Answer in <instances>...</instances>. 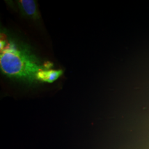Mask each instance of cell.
<instances>
[{
	"mask_svg": "<svg viewBox=\"0 0 149 149\" xmlns=\"http://www.w3.org/2000/svg\"><path fill=\"white\" fill-rule=\"evenodd\" d=\"M0 46V68L6 76L32 82L36 80L38 73L44 70L37 56L24 45L1 40Z\"/></svg>",
	"mask_w": 149,
	"mask_h": 149,
	"instance_id": "6da1fadb",
	"label": "cell"
},
{
	"mask_svg": "<svg viewBox=\"0 0 149 149\" xmlns=\"http://www.w3.org/2000/svg\"><path fill=\"white\" fill-rule=\"evenodd\" d=\"M17 5L24 16L33 19H38L39 18V12L36 1L19 0L17 1Z\"/></svg>",
	"mask_w": 149,
	"mask_h": 149,
	"instance_id": "7a4b0ae2",
	"label": "cell"
},
{
	"mask_svg": "<svg viewBox=\"0 0 149 149\" xmlns=\"http://www.w3.org/2000/svg\"><path fill=\"white\" fill-rule=\"evenodd\" d=\"M63 72L61 70H43L38 73L36 80L40 81L52 83L58 80Z\"/></svg>",
	"mask_w": 149,
	"mask_h": 149,
	"instance_id": "3957f363",
	"label": "cell"
}]
</instances>
